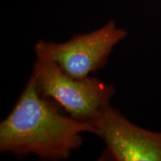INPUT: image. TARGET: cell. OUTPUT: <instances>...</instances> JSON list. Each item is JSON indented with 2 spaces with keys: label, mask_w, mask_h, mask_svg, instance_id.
Segmentation results:
<instances>
[{
  "label": "cell",
  "mask_w": 161,
  "mask_h": 161,
  "mask_svg": "<svg viewBox=\"0 0 161 161\" xmlns=\"http://www.w3.org/2000/svg\"><path fill=\"white\" fill-rule=\"evenodd\" d=\"M31 75L41 96L56 102L72 117L89 122L115 93L111 84L95 77L75 78L51 60L37 58Z\"/></svg>",
  "instance_id": "2"
},
{
  "label": "cell",
  "mask_w": 161,
  "mask_h": 161,
  "mask_svg": "<svg viewBox=\"0 0 161 161\" xmlns=\"http://www.w3.org/2000/svg\"><path fill=\"white\" fill-rule=\"evenodd\" d=\"M126 36V31L109 21L100 29L77 34L64 43L39 40L35 53L37 58L55 63L67 75L84 78L106 66L114 48Z\"/></svg>",
  "instance_id": "3"
},
{
  "label": "cell",
  "mask_w": 161,
  "mask_h": 161,
  "mask_svg": "<svg viewBox=\"0 0 161 161\" xmlns=\"http://www.w3.org/2000/svg\"><path fill=\"white\" fill-rule=\"evenodd\" d=\"M61 108L41 96L31 75L11 111L0 123V152L17 158L35 154L62 160L83 144L82 134L93 133L88 122L64 115Z\"/></svg>",
  "instance_id": "1"
},
{
  "label": "cell",
  "mask_w": 161,
  "mask_h": 161,
  "mask_svg": "<svg viewBox=\"0 0 161 161\" xmlns=\"http://www.w3.org/2000/svg\"><path fill=\"white\" fill-rule=\"evenodd\" d=\"M89 122L105 144L100 160L161 161V132L136 125L110 104Z\"/></svg>",
  "instance_id": "4"
}]
</instances>
